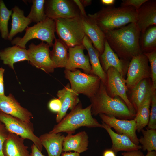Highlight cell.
Segmentation results:
<instances>
[{
	"mask_svg": "<svg viewBox=\"0 0 156 156\" xmlns=\"http://www.w3.org/2000/svg\"><path fill=\"white\" fill-rule=\"evenodd\" d=\"M104 34L109 45L120 58L130 61L133 57L143 53L139 44L141 32L135 23Z\"/></svg>",
	"mask_w": 156,
	"mask_h": 156,
	"instance_id": "6da1fadb",
	"label": "cell"
},
{
	"mask_svg": "<svg viewBox=\"0 0 156 156\" xmlns=\"http://www.w3.org/2000/svg\"><path fill=\"white\" fill-rule=\"evenodd\" d=\"M90 99L92 115L103 114L119 119L128 120L133 119L135 117V114L129 110L121 98H112L108 95L105 84L101 81L98 91Z\"/></svg>",
	"mask_w": 156,
	"mask_h": 156,
	"instance_id": "7a4b0ae2",
	"label": "cell"
},
{
	"mask_svg": "<svg viewBox=\"0 0 156 156\" xmlns=\"http://www.w3.org/2000/svg\"><path fill=\"white\" fill-rule=\"evenodd\" d=\"M137 12L130 6L115 7L113 5L102 8L94 14H90L105 34L131 23H135Z\"/></svg>",
	"mask_w": 156,
	"mask_h": 156,
	"instance_id": "3957f363",
	"label": "cell"
},
{
	"mask_svg": "<svg viewBox=\"0 0 156 156\" xmlns=\"http://www.w3.org/2000/svg\"><path fill=\"white\" fill-rule=\"evenodd\" d=\"M91 108L90 104L83 108L80 102L68 114L55 125L49 132L58 133L63 132L72 134L77 129L82 127L103 128L102 124L92 117Z\"/></svg>",
	"mask_w": 156,
	"mask_h": 156,
	"instance_id": "277c9868",
	"label": "cell"
},
{
	"mask_svg": "<svg viewBox=\"0 0 156 156\" xmlns=\"http://www.w3.org/2000/svg\"><path fill=\"white\" fill-rule=\"evenodd\" d=\"M54 21L59 38L68 48L82 44L85 34L81 15L72 18H57Z\"/></svg>",
	"mask_w": 156,
	"mask_h": 156,
	"instance_id": "5b68a950",
	"label": "cell"
},
{
	"mask_svg": "<svg viewBox=\"0 0 156 156\" xmlns=\"http://www.w3.org/2000/svg\"><path fill=\"white\" fill-rule=\"evenodd\" d=\"M55 23L54 20L47 18L44 20L34 26L28 27L22 37H16L11 41L13 45L25 49V45L30 40L38 39L46 42L50 47H53V41L56 37Z\"/></svg>",
	"mask_w": 156,
	"mask_h": 156,
	"instance_id": "8992f818",
	"label": "cell"
},
{
	"mask_svg": "<svg viewBox=\"0 0 156 156\" xmlns=\"http://www.w3.org/2000/svg\"><path fill=\"white\" fill-rule=\"evenodd\" d=\"M65 78L70 83L71 89L76 94H83L89 98L98 91L101 80L98 76L83 73L76 69L70 70L65 69Z\"/></svg>",
	"mask_w": 156,
	"mask_h": 156,
	"instance_id": "52a82bcc",
	"label": "cell"
},
{
	"mask_svg": "<svg viewBox=\"0 0 156 156\" xmlns=\"http://www.w3.org/2000/svg\"><path fill=\"white\" fill-rule=\"evenodd\" d=\"M0 122L4 125L9 132L31 140L40 151H42L43 146L39 138L34 133L33 125L31 122H25L1 111Z\"/></svg>",
	"mask_w": 156,
	"mask_h": 156,
	"instance_id": "ba28073f",
	"label": "cell"
},
{
	"mask_svg": "<svg viewBox=\"0 0 156 156\" xmlns=\"http://www.w3.org/2000/svg\"><path fill=\"white\" fill-rule=\"evenodd\" d=\"M125 79L128 90H131L142 80L151 78V71L147 57L142 53L130 61Z\"/></svg>",
	"mask_w": 156,
	"mask_h": 156,
	"instance_id": "9c48e42d",
	"label": "cell"
},
{
	"mask_svg": "<svg viewBox=\"0 0 156 156\" xmlns=\"http://www.w3.org/2000/svg\"><path fill=\"white\" fill-rule=\"evenodd\" d=\"M106 80L105 84L106 92L112 98L119 97L125 103L133 113L136 112L129 100L127 95L128 90L125 79L115 68L110 67L106 72Z\"/></svg>",
	"mask_w": 156,
	"mask_h": 156,
	"instance_id": "30bf717a",
	"label": "cell"
},
{
	"mask_svg": "<svg viewBox=\"0 0 156 156\" xmlns=\"http://www.w3.org/2000/svg\"><path fill=\"white\" fill-rule=\"evenodd\" d=\"M44 7L47 17L54 20L59 18H72L81 15L73 0H45Z\"/></svg>",
	"mask_w": 156,
	"mask_h": 156,
	"instance_id": "8fae6325",
	"label": "cell"
},
{
	"mask_svg": "<svg viewBox=\"0 0 156 156\" xmlns=\"http://www.w3.org/2000/svg\"><path fill=\"white\" fill-rule=\"evenodd\" d=\"M49 47L42 42L37 45L31 43L27 49L30 64L47 73L53 72L56 68L50 57Z\"/></svg>",
	"mask_w": 156,
	"mask_h": 156,
	"instance_id": "7c38bea8",
	"label": "cell"
},
{
	"mask_svg": "<svg viewBox=\"0 0 156 156\" xmlns=\"http://www.w3.org/2000/svg\"><path fill=\"white\" fill-rule=\"evenodd\" d=\"M99 115L102 122L111 128H114L116 133L127 136L134 144L139 145L138 138L136 133V124L134 119H120L103 114Z\"/></svg>",
	"mask_w": 156,
	"mask_h": 156,
	"instance_id": "4fadbf2b",
	"label": "cell"
},
{
	"mask_svg": "<svg viewBox=\"0 0 156 156\" xmlns=\"http://www.w3.org/2000/svg\"><path fill=\"white\" fill-rule=\"evenodd\" d=\"M0 111L27 122H31L33 118L32 114L22 107L11 94L0 95Z\"/></svg>",
	"mask_w": 156,
	"mask_h": 156,
	"instance_id": "5bb4252c",
	"label": "cell"
},
{
	"mask_svg": "<svg viewBox=\"0 0 156 156\" xmlns=\"http://www.w3.org/2000/svg\"><path fill=\"white\" fill-rule=\"evenodd\" d=\"M99 59L101 67L106 73L110 67H113L125 78L130 61L120 58L111 48L105 39L104 50L101 54H99Z\"/></svg>",
	"mask_w": 156,
	"mask_h": 156,
	"instance_id": "9a60e30c",
	"label": "cell"
},
{
	"mask_svg": "<svg viewBox=\"0 0 156 156\" xmlns=\"http://www.w3.org/2000/svg\"><path fill=\"white\" fill-rule=\"evenodd\" d=\"M85 49L82 44L68 48V59L65 68L66 70H71L79 68L83 70L85 73L94 74L88 56L84 54Z\"/></svg>",
	"mask_w": 156,
	"mask_h": 156,
	"instance_id": "2e32d148",
	"label": "cell"
},
{
	"mask_svg": "<svg viewBox=\"0 0 156 156\" xmlns=\"http://www.w3.org/2000/svg\"><path fill=\"white\" fill-rule=\"evenodd\" d=\"M137 12L135 23L141 34L149 27L156 25V0H147Z\"/></svg>",
	"mask_w": 156,
	"mask_h": 156,
	"instance_id": "e0dca14e",
	"label": "cell"
},
{
	"mask_svg": "<svg viewBox=\"0 0 156 156\" xmlns=\"http://www.w3.org/2000/svg\"><path fill=\"white\" fill-rule=\"evenodd\" d=\"M83 29L85 35L90 39L94 47L99 54L103 52L105 36L93 18L88 14L85 17L82 16Z\"/></svg>",
	"mask_w": 156,
	"mask_h": 156,
	"instance_id": "ac0fdd59",
	"label": "cell"
},
{
	"mask_svg": "<svg viewBox=\"0 0 156 156\" xmlns=\"http://www.w3.org/2000/svg\"><path fill=\"white\" fill-rule=\"evenodd\" d=\"M57 95L61 103V109L56 118V122L58 123L65 116L68 109H72L80 101L78 94L71 89L70 83L58 91Z\"/></svg>",
	"mask_w": 156,
	"mask_h": 156,
	"instance_id": "d6986e66",
	"label": "cell"
},
{
	"mask_svg": "<svg viewBox=\"0 0 156 156\" xmlns=\"http://www.w3.org/2000/svg\"><path fill=\"white\" fill-rule=\"evenodd\" d=\"M25 139L9 132L3 146L4 156H29L28 147L24 144Z\"/></svg>",
	"mask_w": 156,
	"mask_h": 156,
	"instance_id": "ffe728a7",
	"label": "cell"
},
{
	"mask_svg": "<svg viewBox=\"0 0 156 156\" xmlns=\"http://www.w3.org/2000/svg\"><path fill=\"white\" fill-rule=\"evenodd\" d=\"M102 125L103 128L107 131L111 140L112 144L110 149L116 153L119 151L127 152L142 148L141 146L134 144L127 136L115 132L111 127L103 122Z\"/></svg>",
	"mask_w": 156,
	"mask_h": 156,
	"instance_id": "44dd1931",
	"label": "cell"
},
{
	"mask_svg": "<svg viewBox=\"0 0 156 156\" xmlns=\"http://www.w3.org/2000/svg\"><path fill=\"white\" fill-rule=\"evenodd\" d=\"M65 136L60 133L49 132L39 138L43 147L46 149L48 156H60L63 151V143Z\"/></svg>",
	"mask_w": 156,
	"mask_h": 156,
	"instance_id": "7402d4cb",
	"label": "cell"
},
{
	"mask_svg": "<svg viewBox=\"0 0 156 156\" xmlns=\"http://www.w3.org/2000/svg\"><path fill=\"white\" fill-rule=\"evenodd\" d=\"M88 136L85 131H82L73 135L68 134L65 136L63 143V151H73L79 153L88 149Z\"/></svg>",
	"mask_w": 156,
	"mask_h": 156,
	"instance_id": "603a6c76",
	"label": "cell"
},
{
	"mask_svg": "<svg viewBox=\"0 0 156 156\" xmlns=\"http://www.w3.org/2000/svg\"><path fill=\"white\" fill-rule=\"evenodd\" d=\"M130 90L131 94L130 99H129L136 113L148 94L152 91L151 78L142 80Z\"/></svg>",
	"mask_w": 156,
	"mask_h": 156,
	"instance_id": "cb8c5ba5",
	"label": "cell"
},
{
	"mask_svg": "<svg viewBox=\"0 0 156 156\" xmlns=\"http://www.w3.org/2000/svg\"><path fill=\"white\" fill-rule=\"evenodd\" d=\"M90 39L86 35L82 44L87 50L94 74L98 76L104 83L106 80V73L103 69L99 60V53L94 47Z\"/></svg>",
	"mask_w": 156,
	"mask_h": 156,
	"instance_id": "d4e9b609",
	"label": "cell"
},
{
	"mask_svg": "<svg viewBox=\"0 0 156 156\" xmlns=\"http://www.w3.org/2000/svg\"><path fill=\"white\" fill-rule=\"evenodd\" d=\"M0 59L4 64L14 69V64L17 62L29 61L28 51L16 45L8 47L0 51Z\"/></svg>",
	"mask_w": 156,
	"mask_h": 156,
	"instance_id": "484cf974",
	"label": "cell"
},
{
	"mask_svg": "<svg viewBox=\"0 0 156 156\" xmlns=\"http://www.w3.org/2000/svg\"><path fill=\"white\" fill-rule=\"evenodd\" d=\"M12 10L11 28L8 38L11 41L15 35L22 32L32 22L27 17L25 16L24 11L18 6H15Z\"/></svg>",
	"mask_w": 156,
	"mask_h": 156,
	"instance_id": "4316f807",
	"label": "cell"
},
{
	"mask_svg": "<svg viewBox=\"0 0 156 156\" xmlns=\"http://www.w3.org/2000/svg\"><path fill=\"white\" fill-rule=\"evenodd\" d=\"M53 49L50 51V56L55 68L66 67L68 59V48L60 39L55 38Z\"/></svg>",
	"mask_w": 156,
	"mask_h": 156,
	"instance_id": "83f0119b",
	"label": "cell"
},
{
	"mask_svg": "<svg viewBox=\"0 0 156 156\" xmlns=\"http://www.w3.org/2000/svg\"><path fill=\"white\" fill-rule=\"evenodd\" d=\"M152 91L147 96L146 99L136 112L134 118L137 126V131L140 132L148 125L150 113Z\"/></svg>",
	"mask_w": 156,
	"mask_h": 156,
	"instance_id": "f1b7e54d",
	"label": "cell"
},
{
	"mask_svg": "<svg viewBox=\"0 0 156 156\" xmlns=\"http://www.w3.org/2000/svg\"><path fill=\"white\" fill-rule=\"evenodd\" d=\"M141 34L139 44L142 53H146L156 50V25L149 27Z\"/></svg>",
	"mask_w": 156,
	"mask_h": 156,
	"instance_id": "f546056e",
	"label": "cell"
},
{
	"mask_svg": "<svg viewBox=\"0 0 156 156\" xmlns=\"http://www.w3.org/2000/svg\"><path fill=\"white\" fill-rule=\"evenodd\" d=\"M141 131L143 136L138 139L139 143L142 145V150L145 151H156V129L146 128Z\"/></svg>",
	"mask_w": 156,
	"mask_h": 156,
	"instance_id": "4dcf8cb0",
	"label": "cell"
},
{
	"mask_svg": "<svg viewBox=\"0 0 156 156\" xmlns=\"http://www.w3.org/2000/svg\"><path fill=\"white\" fill-rule=\"evenodd\" d=\"M45 0H33L30 11L27 16L31 22L38 23L45 20L47 17L44 12Z\"/></svg>",
	"mask_w": 156,
	"mask_h": 156,
	"instance_id": "1f68e13d",
	"label": "cell"
},
{
	"mask_svg": "<svg viewBox=\"0 0 156 156\" xmlns=\"http://www.w3.org/2000/svg\"><path fill=\"white\" fill-rule=\"evenodd\" d=\"M12 13V10H8L3 1L0 0V31L2 38L5 39L8 38V23Z\"/></svg>",
	"mask_w": 156,
	"mask_h": 156,
	"instance_id": "d6a6232c",
	"label": "cell"
},
{
	"mask_svg": "<svg viewBox=\"0 0 156 156\" xmlns=\"http://www.w3.org/2000/svg\"><path fill=\"white\" fill-rule=\"evenodd\" d=\"M143 54L147 57L150 64L152 89L156 90V50Z\"/></svg>",
	"mask_w": 156,
	"mask_h": 156,
	"instance_id": "836d02e7",
	"label": "cell"
},
{
	"mask_svg": "<svg viewBox=\"0 0 156 156\" xmlns=\"http://www.w3.org/2000/svg\"><path fill=\"white\" fill-rule=\"evenodd\" d=\"M151 105L149 118L147 128L156 129V90L152 89Z\"/></svg>",
	"mask_w": 156,
	"mask_h": 156,
	"instance_id": "e575fe53",
	"label": "cell"
},
{
	"mask_svg": "<svg viewBox=\"0 0 156 156\" xmlns=\"http://www.w3.org/2000/svg\"><path fill=\"white\" fill-rule=\"evenodd\" d=\"M9 133L4 125L0 122V156H4L2 152L3 146Z\"/></svg>",
	"mask_w": 156,
	"mask_h": 156,
	"instance_id": "d590c367",
	"label": "cell"
},
{
	"mask_svg": "<svg viewBox=\"0 0 156 156\" xmlns=\"http://www.w3.org/2000/svg\"><path fill=\"white\" fill-rule=\"evenodd\" d=\"M147 1V0H122L120 6L132 7L137 10Z\"/></svg>",
	"mask_w": 156,
	"mask_h": 156,
	"instance_id": "8d00e7d4",
	"label": "cell"
},
{
	"mask_svg": "<svg viewBox=\"0 0 156 156\" xmlns=\"http://www.w3.org/2000/svg\"><path fill=\"white\" fill-rule=\"evenodd\" d=\"M61 107V102L58 99H54L51 100L48 104L49 109L52 112H58Z\"/></svg>",
	"mask_w": 156,
	"mask_h": 156,
	"instance_id": "74e56055",
	"label": "cell"
},
{
	"mask_svg": "<svg viewBox=\"0 0 156 156\" xmlns=\"http://www.w3.org/2000/svg\"><path fill=\"white\" fill-rule=\"evenodd\" d=\"M5 69L0 68V95H4L3 76Z\"/></svg>",
	"mask_w": 156,
	"mask_h": 156,
	"instance_id": "f35d334b",
	"label": "cell"
},
{
	"mask_svg": "<svg viewBox=\"0 0 156 156\" xmlns=\"http://www.w3.org/2000/svg\"><path fill=\"white\" fill-rule=\"evenodd\" d=\"M122 156H144L140 150L125 152L121 153Z\"/></svg>",
	"mask_w": 156,
	"mask_h": 156,
	"instance_id": "ab89813d",
	"label": "cell"
},
{
	"mask_svg": "<svg viewBox=\"0 0 156 156\" xmlns=\"http://www.w3.org/2000/svg\"><path fill=\"white\" fill-rule=\"evenodd\" d=\"M29 156H45L43 155L34 144L31 146V152L30 153Z\"/></svg>",
	"mask_w": 156,
	"mask_h": 156,
	"instance_id": "60d3db41",
	"label": "cell"
},
{
	"mask_svg": "<svg viewBox=\"0 0 156 156\" xmlns=\"http://www.w3.org/2000/svg\"><path fill=\"white\" fill-rule=\"evenodd\" d=\"M79 11L82 16L85 17L87 16L86 12L85 7L80 1V0H73Z\"/></svg>",
	"mask_w": 156,
	"mask_h": 156,
	"instance_id": "b9f144b4",
	"label": "cell"
},
{
	"mask_svg": "<svg viewBox=\"0 0 156 156\" xmlns=\"http://www.w3.org/2000/svg\"><path fill=\"white\" fill-rule=\"evenodd\" d=\"M103 156H117L116 153L111 149H106L104 151Z\"/></svg>",
	"mask_w": 156,
	"mask_h": 156,
	"instance_id": "7bdbcfd3",
	"label": "cell"
},
{
	"mask_svg": "<svg viewBox=\"0 0 156 156\" xmlns=\"http://www.w3.org/2000/svg\"><path fill=\"white\" fill-rule=\"evenodd\" d=\"M61 156H80V153L76 152H64L62 153Z\"/></svg>",
	"mask_w": 156,
	"mask_h": 156,
	"instance_id": "ee69618b",
	"label": "cell"
},
{
	"mask_svg": "<svg viewBox=\"0 0 156 156\" xmlns=\"http://www.w3.org/2000/svg\"><path fill=\"white\" fill-rule=\"evenodd\" d=\"M101 1L102 4L107 6L113 5L115 2V0H101Z\"/></svg>",
	"mask_w": 156,
	"mask_h": 156,
	"instance_id": "f6af8a7d",
	"label": "cell"
},
{
	"mask_svg": "<svg viewBox=\"0 0 156 156\" xmlns=\"http://www.w3.org/2000/svg\"><path fill=\"white\" fill-rule=\"evenodd\" d=\"M84 7L90 5L92 2L91 0H80Z\"/></svg>",
	"mask_w": 156,
	"mask_h": 156,
	"instance_id": "bcb514c9",
	"label": "cell"
},
{
	"mask_svg": "<svg viewBox=\"0 0 156 156\" xmlns=\"http://www.w3.org/2000/svg\"><path fill=\"white\" fill-rule=\"evenodd\" d=\"M145 156H156V152L155 151H147Z\"/></svg>",
	"mask_w": 156,
	"mask_h": 156,
	"instance_id": "7dc6e473",
	"label": "cell"
}]
</instances>
